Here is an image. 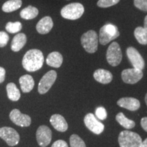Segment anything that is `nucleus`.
<instances>
[{"mask_svg":"<svg viewBox=\"0 0 147 147\" xmlns=\"http://www.w3.org/2000/svg\"><path fill=\"white\" fill-rule=\"evenodd\" d=\"M45 61L44 55L38 49H31L24 55L22 60L23 68L28 71H36L42 68Z\"/></svg>","mask_w":147,"mask_h":147,"instance_id":"f257e3e1","label":"nucleus"},{"mask_svg":"<svg viewBox=\"0 0 147 147\" xmlns=\"http://www.w3.org/2000/svg\"><path fill=\"white\" fill-rule=\"evenodd\" d=\"M120 147H140L142 140L137 133L131 131H122L119 136Z\"/></svg>","mask_w":147,"mask_h":147,"instance_id":"f03ea898","label":"nucleus"},{"mask_svg":"<svg viewBox=\"0 0 147 147\" xmlns=\"http://www.w3.org/2000/svg\"><path fill=\"white\" fill-rule=\"evenodd\" d=\"M80 42L86 52L94 53L98 49V35L94 30L88 31L82 35Z\"/></svg>","mask_w":147,"mask_h":147,"instance_id":"7ed1b4c3","label":"nucleus"},{"mask_svg":"<svg viewBox=\"0 0 147 147\" xmlns=\"http://www.w3.org/2000/svg\"><path fill=\"white\" fill-rule=\"evenodd\" d=\"M120 36L118 28L113 24L108 23L101 27L98 40L102 45H106Z\"/></svg>","mask_w":147,"mask_h":147,"instance_id":"20e7f679","label":"nucleus"},{"mask_svg":"<svg viewBox=\"0 0 147 147\" xmlns=\"http://www.w3.org/2000/svg\"><path fill=\"white\" fill-rule=\"evenodd\" d=\"M84 8L80 3H71L61 10V15L65 19L77 20L83 15Z\"/></svg>","mask_w":147,"mask_h":147,"instance_id":"39448f33","label":"nucleus"},{"mask_svg":"<svg viewBox=\"0 0 147 147\" xmlns=\"http://www.w3.org/2000/svg\"><path fill=\"white\" fill-rule=\"evenodd\" d=\"M122 51L120 45L117 42H113L108 47L106 52V59L110 65L116 67L121 63L122 61Z\"/></svg>","mask_w":147,"mask_h":147,"instance_id":"423d86ee","label":"nucleus"},{"mask_svg":"<svg viewBox=\"0 0 147 147\" xmlns=\"http://www.w3.org/2000/svg\"><path fill=\"white\" fill-rule=\"evenodd\" d=\"M57 77V74L55 70H50L42 76L38 84V91L40 94H45L51 89L56 80Z\"/></svg>","mask_w":147,"mask_h":147,"instance_id":"0eeeda50","label":"nucleus"},{"mask_svg":"<svg viewBox=\"0 0 147 147\" xmlns=\"http://www.w3.org/2000/svg\"><path fill=\"white\" fill-rule=\"evenodd\" d=\"M0 138L10 146L17 145L20 140V136L18 132L10 127H3L0 128Z\"/></svg>","mask_w":147,"mask_h":147,"instance_id":"6e6552de","label":"nucleus"},{"mask_svg":"<svg viewBox=\"0 0 147 147\" xmlns=\"http://www.w3.org/2000/svg\"><path fill=\"white\" fill-rule=\"evenodd\" d=\"M126 53L134 68L142 71L145 67V62L142 55L140 54L137 49L132 47H128L126 51Z\"/></svg>","mask_w":147,"mask_h":147,"instance_id":"1a4fd4ad","label":"nucleus"},{"mask_svg":"<svg viewBox=\"0 0 147 147\" xmlns=\"http://www.w3.org/2000/svg\"><path fill=\"white\" fill-rule=\"evenodd\" d=\"M84 123L90 131L97 135H100L104 130V125L97 120L95 116L92 113H89L84 117Z\"/></svg>","mask_w":147,"mask_h":147,"instance_id":"9d476101","label":"nucleus"},{"mask_svg":"<svg viewBox=\"0 0 147 147\" xmlns=\"http://www.w3.org/2000/svg\"><path fill=\"white\" fill-rule=\"evenodd\" d=\"M143 77L142 70L136 68H129L123 70L121 78L125 83L134 84L139 82Z\"/></svg>","mask_w":147,"mask_h":147,"instance_id":"9b49d317","label":"nucleus"},{"mask_svg":"<svg viewBox=\"0 0 147 147\" xmlns=\"http://www.w3.org/2000/svg\"><path fill=\"white\" fill-rule=\"evenodd\" d=\"M36 140L41 147H46L50 144L52 140V131L47 125H41L36 131Z\"/></svg>","mask_w":147,"mask_h":147,"instance_id":"f8f14e48","label":"nucleus"},{"mask_svg":"<svg viewBox=\"0 0 147 147\" xmlns=\"http://www.w3.org/2000/svg\"><path fill=\"white\" fill-rule=\"evenodd\" d=\"M10 119L14 124L20 127H29L32 123V119L29 115L21 113L18 109H13L10 112Z\"/></svg>","mask_w":147,"mask_h":147,"instance_id":"ddd939ff","label":"nucleus"},{"mask_svg":"<svg viewBox=\"0 0 147 147\" xmlns=\"http://www.w3.org/2000/svg\"><path fill=\"white\" fill-rule=\"evenodd\" d=\"M117 105L131 111H136L140 107V102L134 97H122L117 101Z\"/></svg>","mask_w":147,"mask_h":147,"instance_id":"4468645a","label":"nucleus"},{"mask_svg":"<svg viewBox=\"0 0 147 147\" xmlns=\"http://www.w3.org/2000/svg\"><path fill=\"white\" fill-rule=\"evenodd\" d=\"M50 123L57 131L64 132L68 129V125L65 118L59 114H55L51 116Z\"/></svg>","mask_w":147,"mask_h":147,"instance_id":"2eb2a0df","label":"nucleus"},{"mask_svg":"<svg viewBox=\"0 0 147 147\" xmlns=\"http://www.w3.org/2000/svg\"><path fill=\"white\" fill-rule=\"evenodd\" d=\"M53 21L51 16H45L38 21L36 25V30L40 34H47L53 27Z\"/></svg>","mask_w":147,"mask_h":147,"instance_id":"dca6fc26","label":"nucleus"},{"mask_svg":"<svg viewBox=\"0 0 147 147\" xmlns=\"http://www.w3.org/2000/svg\"><path fill=\"white\" fill-rule=\"evenodd\" d=\"M95 80L100 83L108 84L113 80V76L110 71L104 69H98L93 73Z\"/></svg>","mask_w":147,"mask_h":147,"instance_id":"f3484780","label":"nucleus"},{"mask_svg":"<svg viewBox=\"0 0 147 147\" xmlns=\"http://www.w3.org/2000/svg\"><path fill=\"white\" fill-rule=\"evenodd\" d=\"M27 43V36L23 33L16 34L12 39L11 43V50L14 52H18L24 47Z\"/></svg>","mask_w":147,"mask_h":147,"instance_id":"a211bd4d","label":"nucleus"},{"mask_svg":"<svg viewBox=\"0 0 147 147\" xmlns=\"http://www.w3.org/2000/svg\"><path fill=\"white\" fill-rule=\"evenodd\" d=\"M19 84L23 93H29L34 89L35 82L32 76L29 74H25L19 78Z\"/></svg>","mask_w":147,"mask_h":147,"instance_id":"6ab92c4d","label":"nucleus"},{"mask_svg":"<svg viewBox=\"0 0 147 147\" xmlns=\"http://www.w3.org/2000/svg\"><path fill=\"white\" fill-rule=\"evenodd\" d=\"M63 56L59 52L51 53L48 55L46 62L47 65L51 66V67H55V68H59L63 63Z\"/></svg>","mask_w":147,"mask_h":147,"instance_id":"aec40b11","label":"nucleus"},{"mask_svg":"<svg viewBox=\"0 0 147 147\" xmlns=\"http://www.w3.org/2000/svg\"><path fill=\"white\" fill-rule=\"evenodd\" d=\"M39 14V10L36 7L29 5L23 9L20 12V16L23 19L32 20L36 17Z\"/></svg>","mask_w":147,"mask_h":147,"instance_id":"412c9836","label":"nucleus"},{"mask_svg":"<svg viewBox=\"0 0 147 147\" xmlns=\"http://www.w3.org/2000/svg\"><path fill=\"white\" fill-rule=\"evenodd\" d=\"M6 91L9 100L13 101V102L19 100L20 97H21V93L14 82H10L7 84Z\"/></svg>","mask_w":147,"mask_h":147,"instance_id":"4be33fe9","label":"nucleus"},{"mask_svg":"<svg viewBox=\"0 0 147 147\" xmlns=\"http://www.w3.org/2000/svg\"><path fill=\"white\" fill-rule=\"evenodd\" d=\"M23 1L22 0H8L3 3L1 9L4 12H14L21 7Z\"/></svg>","mask_w":147,"mask_h":147,"instance_id":"5701e85b","label":"nucleus"},{"mask_svg":"<svg viewBox=\"0 0 147 147\" xmlns=\"http://www.w3.org/2000/svg\"><path fill=\"white\" fill-rule=\"evenodd\" d=\"M116 120L121 126L123 127L126 129H130L134 128L136 125L135 122L133 120L127 118L123 113H119L116 116Z\"/></svg>","mask_w":147,"mask_h":147,"instance_id":"b1692460","label":"nucleus"},{"mask_svg":"<svg viewBox=\"0 0 147 147\" xmlns=\"http://www.w3.org/2000/svg\"><path fill=\"white\" fill-rule=\"evenodd\" d=\"M134 36L140 45H147V32L143 27H138L135 29Z\"/></svg>","mask_w":147,"mask_h":147,"instance_id":"393cba45","label":"nucleus"},{"mask_svg":"<svg viewBox=\"0 0 147 147\" xmlns=\"http://www.w3.org/2000/svg\"><path fill=\"white\" fill-rule=\"evenodd\" d=\"M22 27H23V25H22L21 22L16 21L14 23L8 22L5 25V30L10 34H16V33L19 32L21 30Z\"/></svg>","mask_w":147,"mask_h":147,"instance_id":"a878e982","label":"nucleus"},{"mask_svg":"<svg viewBox=\"0 0 147 147\" xmlns=\"http://www.w3.org/2000/svg\"><path fill=\"white\" fill-rule=\"evenodd\" d=\"M69 143L71 147H87L81 138L76 134H73L69 138Z\"/></svg>","mask_w":147,"mask_h":147,"instance_id":"bb28decb","label":"nucleus"},{"mask_svg":"<svg viewBox=\"0 0 147 147\" xmlns=\"http://www.w3.org/2000/svg\"><path fill=\"white\" fill-rule=\"evenodd\" d=\"M120 0H99L97 1V5L100 8H108V7L113 6L116 4H117Z\"/></svg>","mask_w":147,"mask_h":147,"instance_id":"cd10ccee","label":"nucleus"},{"mask_svg":"<svg viewBox=\"0 0 147 147\" xmlns=\"http://www.w3.org/2000/svg\"><path fill=\"white\" fill-rule=\"evenodd\" d=\"M134 3L139 10L147 12V0H134Z\"/></svg>","mask_w":147,"mask_h":147,"instance_id":"c85d7f7f","label":"nucleus"},{"mask_svg":"<svg viewBox=\"0 0 147 147\" xmlns=\"http://www.w3.org/2000/svg\"><path fill=\"white\" fill-rule=\"evenodd\" d=\"M95 115L100 120H105L107 118V113L104 107H98L95 110Z\"/></svg>","mask_w":147,"mask_h":147,"instance_id":"c756f323","label":"nucleus"},{"mask_svg":"<svg viewBox=\"0 0 147 147\" xmlns=\"http://www.w3.org/2000/svg\"><path fill=\"white\" fill-rule=\"evenodd\" d=\"M9 36L6 32H0V48L5 47L9 41Z\"/></svg>","mask_w":147,"mask_h":147,"instance_id":"7c9ffc66","label":"nucleus"},{"mask_svg":"<svg viewBox=\"0 0 147 147\" xmlns=\"http://www.w3.org/2000/svg\"><path fill=\"white\" fill-rule=\"evenodd\" d=\"M51 147H68V145L63 140H58L53 143Z\"/></svg>","mask_w":147,"mask_h":147,"instance_id":"2f4dec72","label":"nucleus"},{"mask_svg":"<svg viewBox=\"0 0 147 147\" xmlns=\"http://www.w3.org/2000/svg\"><path fill=\"white\" fill-rule=\"evenodd\" d=\"M5 78V69L2 67H0V84L4 82Z\"/></svg>","mask_w":147,"mask_h":147,"instance_id":"473e14b6","label":"nucleus"},{"mask_svg":"<svg viewBox=\"0 0 147 147\" xmlns=\"http://www.w3.org/2000/svg\"><path fill=\"white\" fill-rule=\"evenodd\" d=\"M140 124L143 129L147 132V117H144L141 119Z\"/></svg>","mask_w":147,"mask_h":147,"instance_id":"72a5a7b5","label":"nucleus"},{"mask_svg":"<svg viewBox=\"0 0 147 147\" xmlns=\"http://www.w3.org/2000/svg\"><path fill=\"white\" fill-rule=\"evenodd\" d=\"M144 29L146 30V32H147V15L146 16V17L144 18Z\"/></svg>","mask_w":147,"mask_h":147,"instance_id":"f704fd0d","label":"nucleus"},{"mask_svg":"<svg viewBox=\"0 0 147 147\" xmlns=\"http://www.w3.org/2000/svg\"><path fill=\"white\" fill-rule=\"evenodd\" d=\"M140 147H147V138L145 139L144 141H142V143L141 144Z\"/></svg>","mask_w":147,"mask_h":147,"instance_id":"c9c22d12","label":"nucleus"},{"mask_svg":"<svg viewBox=\"0 0 147 147\" xmlns=\"http://www.w3.org/2000/svg\"><path fill=\"white\" fill-rule=\"evenodd\" d=\"M145 102H146V104L147 106V93H146V95H145Z\"/></svg>","mask_w":147,"mask_h":147,"instance_id":"e433bc0d","label":"nucleus"}]
</instances>
